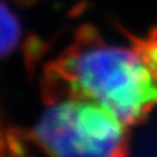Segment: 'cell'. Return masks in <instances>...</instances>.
Listing matches in <instances>:
<instances>
[{"instance_id": "2", "label": "cell", "mask_w": 157, "mask_h": 157, "mask_svg": "<svg viewBox=\"0 0 157 157\" xmlns=\"http://www.w3.org/2000/svg\"><path fill=\"white\" fill-rule=\"evenodd\" d=\"M26 136L48 157H130L126 124L90 101L70 98L47 105Z\"/></svg>"}, {"instance_id": "3", "label": "cell", "mask_w": 157, "mask_h": 157, "mask_svg": "<svg viewBox=\"0 0 157 157\" xmlns=\"http://www.w3.org/2000/svg\"><path fill=\"white\" fill-rule=\"evenodd\" d=\"M2 56L6 58L9 55L20 42V36H21V28H20L18 18L16 17L11 9L8 8L6 3H2Z\"/></svg>"}, {"instance_id": "1", "label": "cell", "mask_w": 157, "mask_h": 157, "mask_svg": "<svg viewBox=\"0 0 157 157\" xmlns=\"http://www.w3.org/2000/svg\"><path fill=\"white\" fill-rule=\"evenodd\" d=\"M46 105L62 100L96 102L126 126L140 124L157 106V81L134 47L106 43L92 25L45 66L41 81Z\"/></svg>"}, {"instance_id": "6", "label": "cell", "mask_w": 157, "mask_h": 157, "mask_svg": "<svg viewBox=\"0 0 157 157\" xmlns=\"http://www.w3.org/2000/svg\"><path fill=\"white\" fill-rule=\"evenodd\" d=\"M21 2H32V0H21Z\"/></svg>"}, {"instance_id": "5", "label": "cell", "mask_w": 157, "mask_h": 157, "mask_svg": "<svg viewBox=\"0 0 157 157\" xmlns=\"http://www.w3.org/2000/svg\"><path fill=\"white\" fill-rule=\"evenodd\" d=\"M43 54V42L37 37H32L28 39L26 47H25V60L29 72H34L38 60L41 59Z\"/></svg>"}, {"instance_id": "4", "label": "cell", "mask_w": 157, "mask_h": 157, "mask_svg": "<svg viewBox=\"0 0 157 157\" xmlns=\"http://www.w3.org/2000/svg\"><path fill=\"white\" fill-rule=\"evenodd\" d=\"M126 34L131 41V46L143 59V62L148 67L153 78L157 81V26L152 29L143 38L132 36L128 32Z\"/></svg>"}]
</instances>
